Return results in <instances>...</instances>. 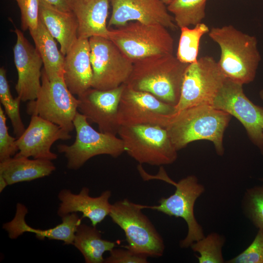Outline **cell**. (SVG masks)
Here are the masks:
<instances>
[{
	"label": "cell",
	"instance_id": "36",
	"mask_svg": "<svg viewBox=\"0 0 263 263\" xmlns=\"http://www.w3.org/2000/svg\"><path fill=\"white\" fill-rule=\"evenodd\" d=\"M7 186L8 184L6 180L0 174V192H1Z\"/></svg>",
	"mask_w": 263,
	"mask_h": 263
},
{
	"label": "cell",
	"instance_id": "2",
	"mask_svg": "<svg viewBox=\"0 0 263 263\" xmlns=\"http://www.w3.org/2000/svg\"><path fill=\"white\" fill-rule=\"evenodd\" d=\"M231 115L212 105H204L176 111L165 128L178 151L200 140L211 141L217 154L224 150L223 136Z\"/></svg>",
	"mask_w": 263,
	"mask_h": 263
},
{
	"label": "cell",
	"instance_id": "29",
	"mask_svg": "<svg viewBox=\"0 0 263 263\" xmlns=\"http://www.w3.org/2000/svg\"><path fill=\"white\" fill-rule=\"evenodd\" d=\"M225 238L216 233H212L195 242L190 247L200 254L197 256L200 263H223L224 262L222 247Z\"/></svg>",
	"mask_w": 263,
	"mask_h": 263
},
{
	"label": "cell",
	"instance_id": "25",
	"mask_svg": "<svg viewBox=\"0 0 263 263\" xmlns=\"http://www.w3.org/2000/svg\"><path fill=\"white\" fill-rule=\"evenodd\" d=\"M73 245L82 255L86 263H103V254L115 247V242L102 239L94 226L81 224L75 232Z\"/></svg>",
	"mask_w": 263,
	"mask_h": 263
},
{
	"label": "cell",
	"instance_id": "22",
	"mask_svg": "<svg viewBox=\"0 0 263 263\" xmlns=\"http://www.w3.org/2000/svg\"><path fill=\"white\" fill-rule=\"evenodd\" d=\"M111 0H75L72 11L78 23V38L98 36L109 38L110 30L106 21Z\"/></svg>",
	"mask_w": 263,
	"mask_h": 263
},
{
	"label": "cell",
	"instance_id": "9",
	"mask_svg": "<svg viewBox=\"0 0 263 263\" xmlns=\"http://www.w3.org/2000/svg\"><path fill=\"white\" fill-rule=\"evenodd\" d=\"M41 86L37 98L30 101L26 112L56 124L69 132L75 129L74 119L78 112V99L68 89L63 78L50 80L43 69Z\"/></svg>",
	"mask_w": 263,
	"mask_h": 263
},
{
	"label": "cell",
	"instance_id": "33",
	"mask_svg": "<svg viewBox=\"0 0 263 263\" xmlns=\"http://www.w3.org/2000/svg\"><path fill=\"white\" fill-rule=\"evenodd\" d=\"M3 110L0 106V162L14 156L18 151L16 139L8 131L6 117Z\"/></svg>",
	"mask_w": 263,
	"mask_h": 263
},
{
	"label": "cell",
	"instance_id": "27",
	"mask_svg": "<svg viewBox=\"0 0 263 263\" xmlns=\"http://www.w3.org/2000/svg\"><path fill=\"white\" fill-rule=\"evenodd\" d=\"M181 34L176 54L182 62L191 64L197 61L200 41L202 36L209 31L208 27L201 22L192 29L180 28Z\"/></svg>",
	"mask_w": 263,
	"mask_h": 263
},
{
	"label": "cell",
	"instance_id": "38",
	"mask_svg": "<svg viewBox=\"0 0 263 263\" xmlns=\"http://www.w3.org/2000/svg\"><path fill=\"white\" fill-rule=\"evenodd\" d=\"M259 95L260 96V98L262 99V100L263 101V89L261 90L259 92Z\"/></svg>",
	"mask_w": 263,
	"mask_h": 263
},
{
	"label": "cell",
	"instance_id": "37",
	"mask_svg": "<svg viewBox=\"0 0 263 263\" xmlns=\"http://www.w3.org/2000/svg\"><path fill=\"white\" fill-rule=\"evenodd\" d=\"M160 0L166 5H168L170 3H171L174 0Z\"/></svg>",
	"mask_w": 263,
	"mask_h": 263
},
{
	"label": "cell",
	"instance_id": "4",
	"mask_svg": "<svg viewBox=\"0 0 263 263\" xmlns=\"http://www.w3.org/2000/svg\"><path fill=\"white\" fill-rule=\"evenodd\" d=\"M149 180L158 179L174 186L175 192L168 197L161 198L159 205L145 206L144 208H150L162 212L169 216L180 217L186 222L188 233L180 242L182 248H187L195 242L205 237L202 226L198 223L194 215V207L196 200L204 192V187L194 175H188L178 182L171 179L163 167H160L155 175H147Z\"/></svg>",
	"mask_w": 263,
	"mask_h": 263
},
{
	"label": "cell",
	"instance_id": "17",
	"mask_svg": "<svg viewBox=\"0 0 263 263\" xmlns=\"http://www.w3.org/2000/svg\"><path fill=\"white\" fill-rule=\"evenodd\" d=\"M112 12L108 27L122 26L130 21L158 24L177 28L167 6L160 0H111Z\"/></svg>",
	"mask_w": 263,
	"mask_h": 263
},
{
	"label": "cell",
	"instance_id": "5",
	"mask_svg": "<svg viewBox=\"0 0 263 263\" xmlns=\"http://www.w3.org/2000/svg\"><path fill=\"white\" fill-rule=\"evenodd\" d=\"M142 209V205L124 199L112 204L109 216L124 231L125 247L148 258L160 257L165 250L164 240Z\"/></svg>",
	"mask_w": 263,
	"mask_h": 263
},
{
	"label": "cell",
	"instance_id": "8",
	"mask_svg": "<svg viewBox=\"0 0 263 263\" xmlns=\"http://www.w3.org/2000/svg\"><path fill=\"white\" fill-rule=\"evenodd\" d=\"M87 118L78 111L74 119L75 139L71 145L60 144L59 152L64 153L69 169L80 168L91 158L108 155L116 158L125 152L122 140L116 135L97 132L88 123Z\"/></svg>",
	"mask_w": 263,
	"mask_h": 263
},
{
	"label": "cell",
	"instance_id": "19",
	"mask_svg": "<svg viewBox=\"0 0 263 263\" xmlns=\"http://www.w3.org/2000/svg\"><path fill=\"white\" fill-rule=\"evenodd\" d=\"M111 196V191L109 190L94 197L90 195V189L86 187H83L77 194L70 189H63L58 194L60 203L57 214L62 218L72 213L80 212L82 214V218L89 219L92 225L96 226L110 214L112 207L109 202Z\"/></svg>",
	"mask_w": 263,
	"mask_h": 263
},
{
	"label": "cell",
	"instance_id": "7",
	"mask_svg": "<svg viewBox=\"0 0 263 263\" xmlns=\"http://www.w3.org/2000/svg\"><path fill=\"white\" fill-rule=\"evenodd\" d=\"M109 38L133 61L154 55L173 54V39L167 28L160 24L132 21L110 30Z\"/></svg>",
	"mask_w": 263,
	"mask_h": 263
},
{
	"label": "cell",
	"instance_id": "18",
	"mask_svg": "<svg viewBox=\"0 0 263 263\" xmlns=\"http://www.w3.org/2000/svg\"><path fill=\"white\" fill-rule=\"evenodd\" d=\"M27 213V207L18 203L14 218L2 225L3 229L7 232L10 239H16L25 232H31L34 233L36 238L40 240L47 238L62 241L65 245H73L75 232L81 224L82 219L76 213L62 217L61 224L46 229L35 228L29 225L25 220Z\"/></svg>",
	"mask_w": 263,
	"mask_h": 263
},
{
	"label": "cell",
	"instance_id": "16",
	"mask_svg": "<svg viewBox=\"0 0 263 263\" xmlns=\"http://www.w3.org/2000/svg\"><path fill=\"white\" fill-rule=\"evenodd\" d=\"M14 32L17 41L13 54L18 73L15 89L22 101L34 100L37 98L41 86L43 61L36 48L23 33L17 28Z\"/></svg>",
	"mask_w": 263,
	"mask_h": 263
},
{
	"label": "cell",
	"instance_id": "11",
	"mask_svg": "<svg viewBox=\"0 0 263 263\" xmlns=\"http://www.w3.org/2000/svg\"><path fill=\"white\" fill-rule=\"evenodd\" d=\"M93 76L92 88L108 90L125 84L133 61L110 39L94 36L89 38Z\"/></svg>",
	"mask_w": 263,
	"mask_h": 263
},
{
	"label": "cell",
	"instance_id": "6",
	"mask_svg": "<svg viewBox=\"0 0 263 263\" xmlns=\"http://www.w3.org/2000/svg\"><path fill=\"white\" fill-rule=\"evenodd\" d=\"M117 134L125 151L140 164L163 166L174 163L177 150L166 129L155 125L121 126Z\"/></svg>",
	"mask_w": 263,
	"mask_h": 263
},
{
	"label": "cell",
	"instance_id": "26",
	"mask_svg": "<svg viewBox=\"0 0 263 263\" xmlns=\"http://www.w3.org/2000/svg\"><path fill=\"white\" fill-rule=\"evenodd\" d=\"M207 0H174L167 5L169 12L174 15V22L180 29L195 26L205 18Z\"/></svg>",
	"mask_w": 263,
	"mask_h": 263
},
{
	"label": "cell",
	"instance_id": "20",
	"mask_svg": "<svg viewBox=\"0 0 263 263\" xmlns=\"http://www.w3.org/2000/svg\"><path fill=\"white\" fill-rule=\"evenodd\" d=\"M93 76L89 40L78 38L65 56L64 81L71 93L78 96L92 88Z\"/></svg>",
	"mask_w": 263,
	"mask_h": 263
},
{
	"label": "cell",
	"instance_id": "31",
	"mask_svg": "<svg viewBox=\"0 0 263 263\" xmlns=\"http://www.w3.org/2000/svg\"><path fill=\"white\" fill-rule=\"evenodd\" d=\"M228 263H263V229H258L251 244Z\"/></svg>",
	"mask_w": 263,
	"mask_h": 263
},
{
	"label": "cell",
	"instance_id": "15",
	"mask_svg": "<svg viewBox=\"0 0 263 263\" xmlns=\"http://www.w3.org/2000/svg\"><path fill=\"white\" fill-rule=\"evenodd\" d=\"M70 132L38 115L31 116L30 123L16 139L18 152L15 155L54 160L57 155L51 150L54 142L69 140Z\"/></svg>",
	"mask_w": 263,
	"mask_h": 263
},
{
	"label": "cell",
	"instance_id": "12",
	"mask_svg": "<svg viewBox=\"0 0 263 263\" xmlns=\"http://www.w3.org/2000/svg\"><path fill=\"white\" fill-rule=\"evenodd\" d=\"M212 106L235 117L263 154V107L255 105L247 97L243 85L226 78Z\"/></svg>",
	"mask_w": 263,
	"mask_h": 263
},
{
	"label": "cell",
	"instance_id": "14",
	"mask_svg": "<svg viewBox=\"0 0 263 263\" xmlns=\"http://www.w3.org/2000/svg\"><path fill=\"white\" fill-rule=\"evenodd\" d=\"M125 84L114 89L100 90L91 88L78 95V111L96 123L100 132L116 135L120 126L118 107Z\"/></svg>",
	"mask_w": 263,
	"mask_h": 263
},
{
	"label": "cell",
	"instance_id": "24",
	"mask_svg": "<svg viewBox=\"0 0 263 263\" xmlns=\"http://www.w3.org/2000/svg\"><path fill=\"white\" fill-rule=\"evenodd\" d=\"M29 31L42 60L43 69L49 79L63 78L65 56L58 50L55 39L40 19L37 27Z\"/></svg>",
	"mask_w": 263,
	"mask_h": 263
},
{
	"label": "cell",
	"instance_id": "21",
	"mask_svg": "<svg viewBox=\"0 0 263 263\" xmlns=\"http://www.w3.org/2000/svg\"><path fill=\"white\" fill-rule=\"evenodd\" d=\"M39 17L65 56L78 38V23L75 14L60 10L39 0Z\"/></svg>",
	"mask_w": 263,
	"mask_h": 263
},
{
	"label": "cell",
	"instance_id": "23",
	"mask_svg": "<svg viewBox=\"0 0 263 263\" xmlns=\"http://www.w3.org/2000/svg\"><path fill=\"white\" fill-rule=\"evenodd\" d=\"M56 169L51 160L15 155L0 162V174L8 185L50 175Z\"/></svg>",
	"mask_w": 263,
	"mask_h": 263
},
{
	"label": "cell",
	"instance_id": "34",
	"mask_svg": "<svg viewBox=\"0 0 263 263\" xmlns=\"http://www.w3.org/2000/svg\"><path fill=\"white\" fill-rule=\"evenodd\" d=\"M125 248H113L110 251V255L104 259V263H148L147 257Z\"/></svg>",
	"mask_w": 263,
	"mask_h": 263
},
{
	"label": "cell",
	"instance_id": "35",
	"mask_svg": "<svg viewBox=\"0 0 263 263\" xmlns=\"http://www.w3.org/2000/svg\"><path fill=\"white\" fill-rule=\"evenodd\" d=\"M47 4L63 11H72L75 0H41Z\"/></svg>",
	"mask_w": 263,
	"mask_h": 263
},
{
	"label": "cell",
	"instance_id": "3",
	"mask_svg": "<svg viewBox=\"0 0 263 263\" xmlns=\"http://www.w3.org/2000/svg\"><path fill=\"white\" fill-rule=\"evenodd\" d=\"M208 33L220 47L218 63L225 78L243 85L252 82L261 60L257 38L231 25L212 27Z\"/></svg>",
	"mask_w": 263,
	"mask_h": 263
},
{
	"label": "cell",
	"instance_id": "10",
	"mask_svg": "<svg viewBox=\"0 0 263 263\" xmlns=\"http://www.w3.org/2000/svg\"><path fill=\"white\" fill-rule=\"evenodd\" d=\"M225 77L218 62L204 56L189 64L186 70L176 111L199 106L212 105L222 87Z\"/></svg>",
	"mask_w": 263,
	"mask_h": 263
},
{
	"label": "cell",
	"instance_id": "28",
	"mask_svg": "<svg viewBox=\"0 0 263 263\" xmlns=\"http://www.w3.org/2000/svg\"><path fill=\"white\" fill-rule=\"evenodd\" d=\"M0 101L5 114L11 122L14 133L17 138L25 130L19 113L21 100L19 96L15 98L13 97L7 79L6 71L3 67L0 68Z\"/></svg>",
	"mask_w": 263,
	"mask_h": 263
},
{
	"label": "cell",
	"instance_id": "30",
	"mask_svg": "<svg viewBox=\"0 0 263 263\" xmlns=\"http://www.w3.org/2000/svg\"><path fill=\"white\" fill-rule=\"evenodd\" d=\"M245 214L258 229H263V185L248 189L244 196Z\"/></svg>",
	"mask_w": 263,
	"mask_h": 263
},
{
	"label": "cell",
	"instance_id": "1",
	"mask_svg": "<svg viewBox=\"0 0 263 263\" xmlns=\"http://www.w3.org/2000/svg\"><path fill=\"white\" fill-rule=\"evenodd\" d=\"M189 64L173 54L157 55L133 61L127 86L147 92L175 106L179 100L186 70Z\"/></svg>",
	"mask_w": 263,
	"mask_h": 263
},
{
	"label": "cell",
	"instance_id": "39",
	"mask_svg": "<svg viewBox=\"0 0 263 263\" xmlns=\"http://www.w3.org/2000/svg\"><path fill=\"white\" fill-rule=\"evenodd\" d=\"M261 180L263 181V178H262Z\"/></svg>",
	"mask_w": 263,
	"mask_h": 263
},
{
	"label": "cell",
	"instance_id": "32",
	"mask_svg": "<svg viewBox=\"0 0 263 263\" xmlns=\"http://www.w3.org/2000/svg\"><path fill=\"white\" fill-rule=\"evenodd\" d=\"M14 0L17 2L20 10L22 30L36 28L39 19V0Z\"/></svg>",
	"mask_w": 263,
	"mask_h": 263
},
{
	"label": "cell",
	"instance_id": "13",
	"mask_svg": "<svg viewBox=\"0 0 263 263\" xmlns=\"http://www.w3.org/2000/svg\"><path fill=\"white\" fill-rule=\"evenodd\" d=\"M176 112L174 106L151 94L125 84L118 107V122L120 126L150 124L166 128Z\"/></svg>",
	"mask_w": 263,
	"mask_h": 263
}]
</instances>
